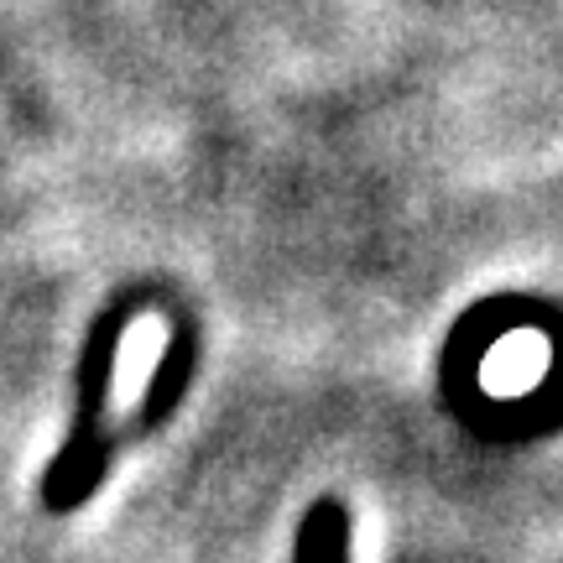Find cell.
<instances>
[{
	"label": "cell",
	"mask_w": 563,
	"mask_h": 563,
	"mask_svg": "<svg viewBox=\"0 0 563 563\" xmlns=\"http://www.w3.org/2000/svg\"><path fill=\"white\" fill-rule=\"evenodd\" d=\"M548 365V350L532 334H517V340H506L496 350V361L485 365V386L496 391V386H527L538 371Z\"/></svg>",
	"instance_id": "cell-1"
}]
</instances>
